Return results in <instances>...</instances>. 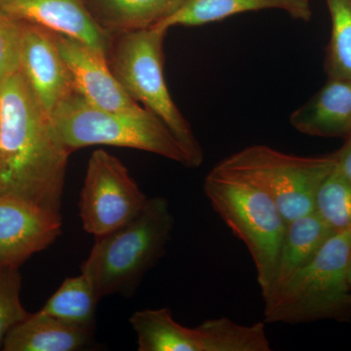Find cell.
Returning a JSON list of instances; mask_svg holds the SVG:
<instances>
[{"mask_svg":"<svg viewBox=\"0 0 351 351\" xmlns=\"http://www.w3.org/2000/svg\"><path fill=\"white\" fill-rule=\"evenodd\" d=\"M22 276L18 267H0V348L8 332L31 314L21 302Z\"/></svg>","mask_w":351,"mask_h":351,"instance_id":"cell-21","label":"cell"},{"mask_svg":"<svg viewBox=\"0 0 351 351\" xmlns=\"http://www.w3.org/2000/svg\"><path fill=\"white\" fill-rule=\"evenodd\" d=\"M290 123L311 137L348 138L351 134V80L328 78L317 93L291 114Z\"/></svg>","mask_w":351,"mask_h":351,"instance_id":"cell-13","label":"cell"},{"mask_svg":"<svg viewBox=\"0 0 351 351\" xmlns=\"http://www.w3.org/2000/svg\"><path fill=\"white\" fill-rule=\"evenodd\" d=\"M203 191L214 211L246 246L265 299L274 282L287 221L267 193L237 178L211 170Z\"/></svg>","mask_w":351,"mask_h":351,"instance_id":"cell-6","label":"cell"},{"mask_svg":"<svg viewBox=\"0 0 351 351\" xmlns=\"http://www.w3.org/2000/svg\"><path fill=\"white\" fill-rule=\"evenodd\" d=\"M58 48L73 80V89L95 107L112 112L144 110L127 94L108 66L107 55L78 39L55 34Z\"/></svg>","mask_w":351,"mask_h":351,"instance_id":"cell-10","label":"cell"},{"mask_svg":"<svg viewBox=\"0 0 351 351\" xmlns=\"http://www.w3.org/2000/svg\"><path fill=\"white\" fill-rule=\"evenodd\" d=\"M167 32L154 27L113 36L108 63L127 94L167 126L188 156L191 168H197L204 161V152L173 101L164 76Z\"/></svg>","mask_w":351,"mask_h":351,"instance_id":"cell-5","label":"cell"},{"mask_svg":"<svg viewBox=\"0 0 351 351\" xmlns=\"http://www.w3.org/2000/svg\"><path fill=\"white\" fill-rule=\"evenodd\" d=\"M314 213L334 233L351 228V182L336 165L316 193Z\"/></svg>","mask_w":351,"mask_h":351,"instance_id":"cell-19","label":"cell"},{"mask_svg":"<svg viewBox=\"0 0 351 351\" xmlns=\"http://www.w3.org/2000/svg\"><path fill=\"white\" fill-rule=\"evenodd\" d=\"M348 280H350V285L351 288V263L350 265V269H348Z\"/></svg>","mask_w":351,"mask_h":351,"instance_id":"cell-24","label":"cell"},{"mask_svg":"<svg viewBox=\"0 0 351 351\" xmlns=\"http://www.w3.org/2000/svg\"><path fill=\"white\" fill-rule=\"evenodd\" d=\"M93 329L76 326L40 313L31 314L4 339L5 351H75L91 341Z\"/></svg>","mask_w":351,"mask_h":351,"instance_id":"cell-15","label":"cell"},{"mask_svg":"<svg viewBox=\"0 0 351 351\" xmlns=\"http://www.w3.org/2000/svg\"><path fill=\"white\" fill-rule=\"evenodd\" d=\"M20 71L48 117L75 92L55 32L38 25L24 23Z\"/></svg>","mask_w":351,"mask_h":351,"instance_id":"cell-11","label":"cell"},{"mask_svg":"<svg viewBox=\"0 0 351 351\" xmlns=\"http://www.w3.org/2000/svg\"><path fill=\"white\" fill-rule=\"evenodd\" d=\"M61 213L17 196L0 195V267H18L61 235Z\"/></svg>","mask_w":351,"mask_h":351,"instance_id":"cell-9","label":"cell"},{"mask_svg":"<svg viewBox=\"0 0 351 351\" xmlns=\"http://www.w3.org/2000/svg\"><path fill=\"white\" fill-rule=\"evenodd\" d=\"M69 156L18 71L0 86V195L61 213Z\"/></svg>","mask_w":351,"mask_h":351,"instance_id":"cell-1","label":"cell"},{"mask_svg":"<svg viewBox=\"0 0 351 351\" xmlns=\"http://www.w3.org/2000/svg\"><path fill=\"white\" fill-rule=\"evenodd\" d=\"M14 19L82 41L108 54L112 36L99 27L83 0H0Z\"/></svg>","mask_w":351,"mask_h":351,"instance_id":"cell-12","label":"cell"},{"mask_svg":"<svg viewBox=\"0 0 351 351\" xmlns=\"http://www.w3.org/2000/svg\"><path fill=\"white\" fill-rule=\"evenodd\" d=\"M351 228L332 233L285 285L263 300L265 324L351 321Z\"/></svg>","mask_w":351,"mask_h":351,"instance_id":"cell-3","label":"cell"},{"mask_svg":"<svg viewBox=\"0 0 351 351\" xmlns=\"http://www.w3.org/2000/svg\"><path fill=\"white\" fill-rule=\"evenodd\" d=\"M90 15L110 36L158 25L174 15L184 0H83Z\"/></svg>","mask_w":351,"mask_h":351,"instance_id":"cell-16","label":"cell"},{"mask_svg":"<svg viewBox=\"0 0 351 351\" xmlns=\"http://www.w3.org/2000/svg\"><path fill=\"white\" fill-rule=\"evenodd\" d=\"M147 201L117 157L104 149L91 154L80 200L85 232L95 239L114 232L137 218Z\"/></svg>","mask_w":351,"mask_h":351,"instance_id":"cell-8","label":"cell"},{"mask_svg":"<svg viewBox=\"0 0 351 351\" xmlns=\"http://www.w3.org/2000/svg\"><path fill=\"white\" fill-rule=\"evenodd\" d=\"M332 21L325 69L328 78L351 80V0H326Z\"/></svg>","mask_w":351,"mask_h":351,"instance_id":"cell-20","label":"cell"},{"mask_svg":"<svg viewBox=\"0 0 351 351\" xmlns=\"http://www.w3.org/2000/svg\"><path fill=\"white\" fill-rule=\"evenodd\" d=\"M335 165L334 154L299 156L254 145L226 157L212 170L249 182L267 193L288 223L314 212L316 193Z\"/></svg>","mask_w":351,"mask_h":351,"instance_id":"cell-7","label":"cell"},{"mask_svg":"<svg viewBox=\"0 0 351 351\" xmlns=\"http://www.w3.org/2000/svg\"><path fill=\"white\" fill-rule=\"evenodd\" d=\"M331 230L314 212L289 221L269 295L276 293L301 270L332 234Z\"/></svg>","mask_w":351,"mask_h":351,"instance_id":"cell-17","label":"cell"},{"mask_svg":"<svg viewBox=\"0 0 351 351\" xmlns=\"http://www.w3.org/2000/svg\"><path fill=\"white\" fill-rule=\"evenodd\" d=\"M69 154L90 145H112L151 152L191 168L186 152L167 126L147 108L112 112L95 107L73 92L49 117Z\"/></svg>","mask_w":351,"mask_h":351,"instance_id":"cell-4","label":"cell"},{"mask_svg":"<svg viewBox=\"0 0 351 351\" xmlns=\"http://www.w3.org/2000/svg\"><path fill=\"white\" fill-rule=\"evenodd\" d=\"M334 154L336 157L337 168L351 182V134L343 147Z\"/></svg>","mask_w":351,"mask_h":351,"instance_id":"cell-23","label":"cell"},{"mask_svg":"<svg viewBox=\"0 0 351 351\" xmlns=\"http://www.w3.org/2000/svg\"><path fill=\"white\" fill-rule=\"evenodd\" d=\"M175 219L165 197L149 198L137 218L114 232L96 237L82 274L100 298L131 295L145 274L165 255Z\"/></svg>","mask_w":351,"mask_h":351,"instance_id":"cell-2","label":"cell"},{"mask_svg":"<svg viewBox=\"0 0 351 351\" xmlns=\"http://www.w3.org/2000/svg\"><path fill=\"white\" fill-rule=\"evenodd\" d=\"M277 9L292 19L308 22L313 18L309 0H184L181 8L156 27L164 29L182 25L197 27L245 12Z\"/></svg>","mask_w":351,"mask_h":351,"instance_id":"cell-14","label":"cell"},{"mask_svg":"<svg viewBox=\"0 0 351 351\" xmlns=\"http://www.w3.org/2000/svg\"><path fill=\"white\" fill-rule=\"evenodd\" d=\"M100 295L84 274L64 281L38 313L93 329Z\"/></svg>","mask_w":351,"mask_h":351,"instance_id":"cell-18","label":"cell"},{"mask_svg":"<svg viewBox=\"0 0 351 351\" xmlns=\"http://www.w3.org/2000/svg\"><path fill=\"white\" fill-rule=\"evenodd\" d=\"M24 23L0 10V86L20 71Z\"/></svg>","mask_w":351,"mask_h":351,"instance_id":"cell-22","label":"cell"}]
</instances>
